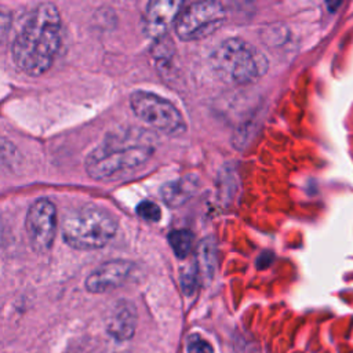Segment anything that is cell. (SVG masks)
I'll list each match as a JSON object with an SVG mask.
<instances>
[{
	"instance_id": "cell-1",
	"label": "cell",
	"mask_w": 353,
	"mask_h": 353,
	"mask_svg": "<svg viewBox=\"0 0 353 353\" xmlns=\"http://www.w3.org/2000/svg\"><path fill=\"white\" fill-rule=\"evenodd\" d=\"M61 15L52 3L37 4L26 17L11 44V55L19 70L41 76L52 65L61 43Z\"/></svg>"
},
{
	"instance_id": "cell-2",
	"label": "cell",
	"mask_w": 353,
	"mask_h": 353,
	"mask_svg": "<svg viewBox=\"0 0 353 353\" xmlns=\"http://www.w3.org/2000/svg\"><path fill=\"white\" fill-rule=\"evenodd\" d=\"M214 74L232 85L258 80L268 69V59L254 46L239 37L222 40L210 54Z\"/></svg>"
},
{
	"instance_id": "cell-3",
	"label": "cell",
	"mask_w": 353,
	"mask_h": 353,
	"mask_svg": "<svg viewBox=\"0 0 353 353\" xmlns=\"http://www.w3.org/2000/svg\"><path fill=\"white\" fill-rule=\"evenodd\" d=\"M117 226V219L109 211L85 204L65 215L62 239L74 250H98L114 237Z\"/></svg>"
},
{
	"instance_id": "cell-4",
	"label": "cell",
	"mask_w": 353,
	"mask_h": 353,
	"mask_svg": "<svg viewBox=\"0 0 353 353\" xmlns=\"http://www.w3.org/2000/svg\"><path fill=\"white\" fill-rule=\"evenodd\" d=\"M153 150L145 145L98 146L85 157V171L95 181H113L145 164Z\"/></svg>"
},
{
	"instance_id": "cell-5",
	"label": "cell",
	"mask_w": 353,
	"mask_h": 353,
	"mask_svg": "<svg viewBox=\"0 0 353 353\" xmlns=\"http://www.w3.org/2000/svg\"><path fill=\"white\" fill-rule=\"evenodd\" d=\"M225 17L219 1H194L179 11L174 22L175 33L183 41L205 39L222 26Z\"/></svg>"
},
{
	"instance_id": "cell-6",
	"label": "cell",
	"mask_w": 353,
	"mask_h": 353,
	"mask_svg": "<svg viewBox=\"0 0 353 353\" xmlns=\"http://www.w3.org/2000/svg\"><path fill=\"white\" fill-rule=\"evenodd\" d=\"M130 106L138 119L164 134L179 132L185 127L175 105L157 94L135 91L130 95Z\"/></svg>"
},
{
	"instance_id": "cell-7",
	"label": "cell",
	"mask_w": 353,
	"mask_h": 353,
	"mask_svg": "<svg viewBox=\"0 0 353 353\" xmlns=\"http://www.w3.org/2000/svg\"><path fill=\"white\" fill-rule=\"evenodd\" d=\"M26 234L32 248L46 252L52 247L57 233V208L48 199L36 200L28 210Z\"/></svg>"
},
{
	"instance_id": "cell-8",
	"label": "cell",
	"mask_w": 353,
	"mask_h": 353,
	"mask_svg": "<svg viewBox=\"0 0 353 353\" xmlns=\"http://www.w3.org/2000/svg\"><path fill=\"white\" fill-rule=\"evenodd\" d=\"M134 265L125 259H112L99 265L85 279V290L102 294L120 287L131 274Z\"/></svg>"
},
{
	"instance_id": "cell-9",
	"label": "cell",
	"mask_w": 353,
	"mask_h": 353,
	"mask_svg": "<svg viewBox=\"0 0 353 353\" xmlns=\"http://www.w3.org/2000/svg\"><path fill=\"white\" fill-rule=\"evenodd\" d=\"M182 3L178 0H154L146 6L143 26L149 36L160 37L175 22Z\"/></svg>"
},
{
	"instance_id": "cell-10",
	"label": "cell",
	"mask_w": 353,
	"mask_h": 353,
	"mask_svg": "<svg viewBox=\"0 0 353 353\" xmlns=\"http://www.w3.org/2000/svg\"><path fill=\"white\" fill-rule=\"evenodd\" d=\"M137 319L135 306L130 301L121 299L110 312L106 323V331L113 339L119 342L128 341L135 332Z\"/></svg>"
},
{
	"instance_id": "cell-11",
	"label": "cell",
	"mask_w": 353,
	"mask_h": 353,
	"mask_svg": "<svg viewBox=\"0 0 353 353\" xmlns=\"http://www.w3.org/2000/svg\"><path fill=\"white\" fill-rule=\"evenodd\" d=\"M199 190V179L193 175H186L176 181L165 183L160 193L164 203L170 207H179L190 200Z\"/></svg>"
},
{
	"instance_id": "cell-12",
	"label": "cell",
	"mask_w": 353,
	"mask_h": 353,
	"mask_svg": "<svg viewBox=\"0 0 353 353\" xmlns=\"http://www.w3.org/2000/svg\"><path fill=\"white\" fill-rule=\"evenodd\" d=\"M216 259H218V251H216L215 239L211 236L203 239L196 247L194 266L197 269L199 276L204 279H211L216 269Z\"/></svg>"
},
{
	"instance_id": "cell-13",
	"label": "cell",
	"mask_w": 353,
	"mask_h": 353,
	"mask_svg": "<svg viewBox=\"0 0 353 353\" xmlns=\"http://www.w3.org/2000/svg\"><path fill=\"white\" fill-rule=\"evenodd\" d=\"M168 243L178 258H186L193 250V234L183 229L172 230L168 233Z\"/></svg>"
},
{
	"instance_id": "cell-14",
	"label": "cell",
	"mask_w": 353,
	"mask_h": 353,
	"mask_svg": "<svg viewBox=\"0 0 353 353\" xmlns=\"http://www.w3.org/2000/svg\"><path fill=\"white\" fill-rule=\"evenodd\" d=\"M197 279H199V273L196 266H188L181 272V287L186 295H190L194 292L197 285Z\"/></svg>"
},
{
	"instance_id": "cell-15",
	"label": "cell",
	"mask_w": 353,
	"mask_h": 353,
	"mask_svg": "<svg viewBox=\"0 0 353 353\" xmlns=\"http://www.w3.org/2000/svg\"><path fill=\"white\" fill-rule=\"evenodd\" d=\"M137 214L145 219V221H149V222H157L160 218H161V211L159 208L157 204H154L153 201H149V200H145V201H141L137 207Z\"/></svg>"
},
{
	"instance_id": "cell-16",
	"label": "cell",
	"mask_w": 353,
	"mask_h": 353,
	"mask_svg": "<svg viewBox=\"0 0 353 353\" xmlns=\"http://www.w3.org/2000/svg\"><path fill=\"white\" fill-rule=\"evenodd\" d=\"M188 352L189 353H214L211 345L200 338L199 335H192L188 339Z\"/></svg>"
},
{
	"instance_id": "cell-17",
	"label": "cell",
	"mask_w": 353,
	"mask_h": 353,
	"mask_svg": "<svg viewBox=\"0 0 353 353\" xmlns=\"http://www.w3.org/2000/svg\"><path fill=\"white\" fill-rule=\"evenodd\" d=\"M11 28V15L8 12L0 11V44L7 39Z\"/></svg>"
}]
</instances>
